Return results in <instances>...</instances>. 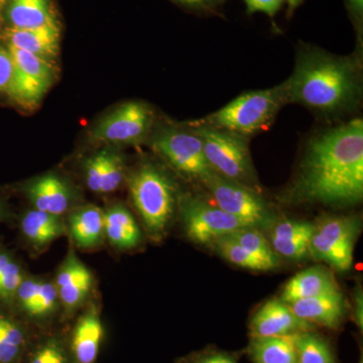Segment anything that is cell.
Masks as SVG:
<instances>
[{"label": "cell", "mask_w": 363, "mask_h": 363, "mask_svg": "<svg viewBox=\"0 0 363 363\" xmlns=\"http://www.w3.org/2000/svg\"><path fill=\"white\" fill-rule=\"evenodd\" d=\"M286 201L344 207L363 197V121L355 118L308 143Z\"/></svg>", "instance_id": "6da1fadb"}, {"label": "cell", "mask_w": 363, "mask_h": 363, "mask_svg": "<svg viewBox=\"0 0 363 363\" xmlns=\"http://www.w3.org/2000/svg\"><path fill=\"white\" fill-rule=\"evenodd\" d=\"M285 85L288 104L304 105L323 114L351 108L362 91L359 67L354 59L311 47L298 52L295 70Z\"/></svg>", "instance_id": "7a4b0ae2"}, {"label": "cell", "mask_w": 363, "mask_h": 363, "mask_svg": "<svg viewBox=\"0 0 363 363\" xmlns=\"http://www.w3.org/2000/svg\"><path fill=\"white\" fill-rule=\"evenodd\" d=\"M286 104L288 97L284 82L269 89L245 93L219 111L192 123L248 138L269 126L279 109Z\"/></svg>", "instance_id": "3957f363"}, {"label": "cell", "mask_w": 363, "mask_h": 363, "mask_svg": "<svg viewBox=\"0 0 363 363\" xmlns=\"http://www.w3.org/2000/svg\"><path fill=\"white\" fill-rule=\"evenodd\" d=\"M188 128L202 140L205 157L214 173L257 190L247 138L201 124L191 123Z\"/></svg>", "instance_id": "277c9868"}, {"label": "cell", "mask_w": 363, "mask_h": 363, "mask_svg": "<svg viewBox=\"0 0 363 363\" xmlns=\"http://www.w3.org/2000/svg\"><path fill=\"white\" fill-rule=\"evenodd\" d=\"M130 191L147 230L154 238H161L175 212L173 182L155 164H145L131 175Z\"/></svg>", "instance_id": "5b68a950"}, {"label": "cell", "mask_w": 363, "mask_h": 363, "mask_svg": "<svg viewBox=\"0 0 363 363\" xmlns=\"http://www.w3.org/2000/svg\"><path fill=\"white\" fill-rule=\"evenodd\" d=\"M362 231L358 216H328L315 224L309 255L338 272L350 271Z\"/></svg>", "instance_id": "8992f818"}, {"label": "cell", "mask_w": 363, "mask_h": 363, "mask_svg": "<svg viewBox=\"0 0 363 363\" xmlns=\"http://www.w3.org/2000/svg\"><path fill=\"white\" fill-rule=\"evenodd\" d=\"M202 183L216 206L247 225L267 230L276 222L271 206L255 189L227 180L216 173H212Z\"/></svg>", "instance_id": "52a82bcc"}, {"label": "cell", "mask_w": 363, "mask_h": 363, "mask_svg": "<svg viewBox=\"0 0 363 363\" xmlns=\"http://www.w3.org/2000/svg\"><path fill=\"white\" fill-rule=\"evenodd\" d=\"M155 150L182 175L203 182L213 169L208 164L199 136L189 130L169 128L154 140Z\"/></svg>", "instance_id": "ba28073f"}, {"label": "cell", "mask_w": 363, "mask_h": 363, "mask_svg": "<svg viewBox=\"0 0 363 363\" xmlns=\"http://www.w3.org/2000/svg\"><path fill=\"white\" fill-rule=\"evenodd\" d=\"M13 71L6 92L21 106L30 108L39 104L52 84V72L48 60L9 45Z\"/></svg>", "instance_id": "9c48e42d"}, {"label": "cell", "mask_w": 363, "mask_h": 363, "mask_svg": "<svg viewBox=\"0 0 363 363\" xmlns=\"http://www.w3.org/2000/svg\"><path fill=\"white\" fill-rule=\"evenodd\" d=\"M152 118V111L147 104L126 102L102 118L90 138L96 142L135 145L147 136Z\"/></svg>", "instance_id": "30bf717a"}, {"label": "cell", "mask_w": 363, "mask_h": 363, "mask_svg": "<svg viewBox=\"0 0 363 363\" xmlns=\"http://www.w3.org/2000/svg\"><path fill=\"white\" fill-rule=\"evenodd\" d=\"M182 215L188 238L198 245H211L222 236L250 226L199 198L184 199Z\"/></svg>", "instance_id": "8fae6325"}, {"label": "cell", "mask_w": 363, "mask_h": 363, "mask_svg": "<svg viewBox=\"0 0 363 363\" xmlns=\"http://www.w3.org/2000/svg\"><path fill=\"white\" fill-rule=\"evenodd\" d=\"M315 325L298 318L290 306L279 298L267 301L250 322V336H292L314 331Z\"/></svg>", "instance_id": "7c38bea8"}, {"label": "cell", "mask_w": 363, "mask_h": 363, "mask_svg": "<svg viewBox=\"0 0 363 363\" xmlns=\"http://www.w3.org/2000/svg\"><path fill=\"white\" fill-rule=\"evenodd\" d=\"M314 229L315 223L312 222L277 219L267 229V240L279 257L300 260L309 255L310 240Z\"/></svg>", "instance_id": "4fadbf2b"}, {"label": "cell", "mask_w": 363, "mask_h": 363, "mask_svg": "<svg viewBox=\"0 0 363 363\" xmlns=\"http://www.w3.org/2000/svg\"><path fill=\"white\" fill-rule=\"evenodd\" d=\"M298 318L313 325L338 329L346 315L345 298L340 290L288 304Z\"/></svg>", "instance_id": "5bb4252c"}, {"label": "cell", "mask_w": 363, "mask_h": 363, "mask_svg": "<svg viewBox=\"0 0 363 363\" xmlns=\"http://www.w3.org/2000/svg\"><path fill=\"white\" fill-rule=\"evenodd\" d=\"M55 285L62 304L71 311L82 304L89 294L92 274L75 253H70L60 267Z\"/></svg>", "instance_id": "9a60e30c"}, {"label": "cell", "mask_w": 363, "mask_h": 363, "mask_svg": "<svg viewBox=\"0 0 363 363\" xmlns=\"http://www.w3.org/2000/svg\"><path fill=\"white\" fill-rule=\"evenodd\" d=\"M9 45L51 61L58 55L60 26L58 21L39 28H16L6 30Z\"/></svg>", "instance_id": "2e32d148"}, {"label": "cell", "mask_w": 363, "mask_h": 363, "mask_svg": "<svg viewBox=\"0 0 363 363\" xmlns=\"http://www.w3.org/2000/svg\"><path fill=\"white\" fill-rule=\"evenodd\" d=\"M335 291H339V286L332 272L318 266L309 267L293 277L286 284L279 300L291 304L301 298H312Z\"/></svg>", "instance_id": "e0dca14e"}, {"label": "cell", "mask_w": 363, "mask_h": 363, "mask_svg": "<svg viewBox=\"0 0 363 363\" xmlns=\"http://www.w3.org/2000/svg\"><path fill=\"white\" fill-rule=\"evenodd\" d=\"M35 209L60 216L70 206L71 193L65 183L54 175L37 179L26 189Z\"/></svg>", "instance_id": "ac0fdd59"}, {"label": "cell", "mask_w": 363, "mask_h": 363, "mask_svg": "<svg viewBox=\"0 0 363 363\" xmlns=\"http://www.w3.org/2000/svg\"><path fill=\"white\" fill-rule=\"evenodd\" d=\"M104 327L95 308L80 318L72 340V351L78 363H94L99 352Z\"/></svg>", "instance_id": "d6986e66"}, {"label": "cell", "mask_w": 363, "mask_h": 363, "mask_svg": "<svg viewBox=\"0 0 363 363\" xmlns=\"http://www.w3.org/2000/svg\"><path fill=\"white\" fill-rule=\"evenodd\" d=\"M247 354L252 363H297L292 336H250Z\"/></svg>", "instance_id": "ffe728a7"}, {"label": "cell", "mask_w": 363, "mask_h": 363, "mask_svg": "<svg viewBox=\"0 0 363 363\" xmlns=\"http://www.w3.org/2000/svg\"><path fill=\"white\" fill-rule=\"evenodd\" d=\"M104 234L114 247L130 250L140 245L142 233L126 208L114 206L104 213Z\"/></svg>", "instance_id": "44dd1931"}, {"label": "cell", "mask_w": 363, "mask_h": 363, "mask_svg": "<svg viewBox=\"0 0 363 363\" xmlns=\"http://www.w3.org/2000/svg\"><path fill=\"white\" fill-rule=\"evenodd\" d=\"M70 230L81 247L99 245L104 234V213L100 208L89 205L74 212L70 217Z\"/></svg>", "instance_id": "7402d4cb"}, {"label": "cell", "mask_w": 363, "mask_h": 363, "mask_svg": "<svg viewBox=\"0 0 363 363\" xmlns=\"http://www.w3.org/2000/svg\"><path fill=\"white\" fill-rule=\"evenodd\" d=\"M11 28H33L57 21L51 0H11L6 7Z\"/></svg>", "instance_id": "603a6c76"}, {"label": "cell", "mask_w": 363, "mask_h": 363, "mask_svg": "<svg viewBox=\"0 0 363 363\" xmlns=\"http://www.w3.org/2000/svg\"><path fill=\"white\" fill-rule=\"evenodd\" d=\"M21 230L35 247H43L65 233V227L60 216L33 209L21 220Z\"/></svg>", "instance_id": "cb8c5ba5"}, {"label": "cell", "mask_w": 363, "mask_h": 363, "mask_svg": "<svg viewBox=\"0 0 363 363\" xmlns=\"http://www.w3.org/2000/svg\"><path fill=\"white\" fill-rule=\"evenodd\" d=\"M297 363H337L329 343L313 331L293 335Z\"/></svg>", "instance_id": "d4e9b609"}, {"label": "cell", "mask_w": 363, "mask_h": 363, "mask_svg": "<svg viewBox=\"0 0 363 363\" xmlns=\"http://www.w3.org/2000/svg\"><path fill=\"white\" fill-rule=\"evenodd\" d=\"M229 235L250 255L266 264L269 269H276L279 266V257L274 252L260 229L252 226L243 227L229 233Z\"/></svg>", "instance_id": "484cf974"}, {"label": "cell", "mask_w": 363, "mask_h": 363, "mask_svg": "<svg viewBox=\"0 0 363 363\" xmlns=\"http://www.w3.org/2000/svg\"><path fill=\"white\" fill-rule=\"evenodd\" d=\"M211 247L216 250L224 259L229 262L242 267V269H250V271L264 272L269 271L266 264L250 255L247 250L241 247L238 241L234 240L229 234L222 236L212 243Z\"/></svg>", "instance_id": "4316f807"}, {"label": "cell", "mask_w": 363, "mask_h": 363, "mask_svg": "<svg viewBox=\"0 0 363 363\" xmlns=\"http://www.w3.org/2000/svg\"><path fill=\"white\" fill-rule=\"evenodd\" d=\"M23 342V332L13 322L0 315V363L13 362Z\"/></svg>", "instance_id": "83f0119b"}, {"label": "cell", "mask_w": 363, "mask_h": 363, "mask_svg": "<svg viewBox=\"0 0 363 363\" xmlns=\"http://www.w3.org/2000/svg\"><path fill=\"white\" fill-rule=\"evenodd\" d=\"M107 157H108V150H101L89 157L85 162L86 183L91 191L98 194H101Z\"/></svg>", "instance_id": "f1b7e54d"}, {"label": "cell", "mask_w": 363, "mask_h": 363, "mask_svg": "<svg viewBox=\"0 0 363 363\" xmlns=\"http://www.w3.org/2000/svg\"><path fill=\"white\" fill-rule=\"evenodd\" d=\"M58 300L59 294L56 285L49 281H42L37 300L28 313L35 317L51 314L56 310Z\"/></svg>", "instance_id": "f546056e"}, {"label": "cell", "mask_w": 363, "mask_h": 363, "mask_svg": "<svg viewBox=\"0 0 363 363\" xmlns=\"http://www.w3.org/2000/svg\"><path fill=\"white\" fill-rule=\"evenodd\" d=\"M30 363H68V358L63 345L51 339L40 346Z\"/></svg>", "instance_id": "4dcf8cb0"}, {"label": "cell", "mask_w": 363, "mask_h": 363, "mask_svg": "<svg viewBox=\"0 0 363 363\" xmlns=\"http://www.w3.org/2000/svg\"><path fill=\"white\" fill-rule=\"evenodd\" d=\"M23 278L21 267L13 262V266L7 269L6 274L0 279V298L1 300H11L16 296L18 286H21Z\"/></svg>", "instance_id": "1f68e13d"}, {"label": "cell", "mask_w": 363, "mask_h": 363, "mask_svg": "<svg viewBox=\"0 0 363 363\" xmlns=\"http://www.w3.org/2000/svg\"><path fill=\"white\" fill-rule=\"evenodd\" d=\"M40 284L42 281L35 279H23L21 286H18L16 297L20 301L21 307L28 312V310L35 304L39 295Z\"/></svg>", "instance_id": "d6a6232c"}, {"label": "cell", "mask_w": 363, "mask_h": 363, "mask_svg": "<svg viewBox=\"0 0 363 363\" xmlns=\"http://www.w3.org/2000/svg\"><path fill=\"white\" fill-rule=\"evenodd\" d=\"M13 64L9 49L0 45V92H6L13 77Z\"/></svg>", "instance_id": "836d02e7"}, {"label": "cell", "mask_w": 363, "mask_h": 363, "mask_svg": "<svg viewBox=\"0 0 363 363\" xmlns=\"http://www.w3.org/2000/svg\"><path fill=\"white\" fill-rule=\"evenodd\" d=\"M247 4L248 13H264L274 16L283 6L285 0H243Z\"/></svg>", "instance_id": "e575fe53"}, {"label": "cell", "mask_w": 363, "mask_h": 363, "mask_svg": "<svg viewBox=\"0 0 363 363\" xmlns=\"http://www.w3.org/2000/svg\"><path fill=\"white\" fill-rule=\"evenodd\" d=\"M187 363H238L235 357L222 351H206Z\"/></svg>", "instance_id": "d590c367"}, {"label": "cell", "mask_w": 363, "mask_h": 363, "mask_svg": "<svg viewBox=\"0 0 363 363\" xmlns=\"http://www.w3.org/2000/svg\"><path fill=\"white\" fill-rule=\"evenodd\" d=\"M363 296L362 288H357L354 293V321L358 328H363Z\"/></svg>", "instance_id": "8d00e7d4"}, {"label": "cell", "mask_w": 363, "mask_h": 363, "mask_svg": "<svg viewBox=\"0 0 363 363\" xmlns=\"http://www.w3.org/2000/svg\"><path fill=\"white\" fill-rule=\"evenodd\" d=\"M14 260L11 259V255L6 252H0V279L4 276L13 264Z\"/></svg>", "instance_id": "74e56055"}, {"label": "cell", "mask_w": 363, "mask_h": 363, "mask_svg": "<svg viewBox=\"0 0 363 363\" xmlns=\"http://www.w3.org/2000/svg\"><path fill=\"white\" fill-rule=\"evenodd\" d=\"M351 7L357 11V13H362L363 9V0H350Z\"/></svg>", "instance_id": "f35d334b"}, {"label": "cell", "mask_w": 363, "mask_h": 363, "mask_svg": "<svg viewBox=\"0 0 363 363\" xmlns=\"http://www.w3.org/2000/svg\"><path fill=\"white\" fill-rule=\"evenodd\" d=\"M303 0H286V2H288L289 9H290V13L295 11V9L300 6L301 2Z\"/></svg>", "instance_id": "ab89813d"}, {"label": "cell", "mask_w": 363, "mask_h": 363, "mask_svg": "<svg viewBox=\"0 0 363 363\" xmlns=\"http://www.w3.org/2000/svg\"><path fill=\"white\" fill-rule=\"evenodd\" d=\"M9 1L11 0H0V21L2 20V16H4V11L9 6Z\"/></svg>", "instance_id": "60d3db41"}, {"label": "cell", "mask_w": 363, "mask_h": 363, "mask_svg": "<svg viewBox=\"0 0 363 363\" xmlns=\"http://www.w3.org/2000/svg\"><path fill=\"white\" fill-rule=\"evenodd\" d=\"M0 211H1V208H0Z\"/></svg>", "instance_id": "b9f144b4"}, {"label": "cell", "mask_w": 363, "mask_h": 363, "mask_svg": "<svg viewBox=\"0 0 363 363\" xmlns=\"http://www.w3.org/2000/svg\"><path fill=\"white\" fill-rule=\"evenodd\" d=\"M360 363H362V362H360Z\"/></svg>", "instance_id": "7bdbcfd3"}]
</instances>
